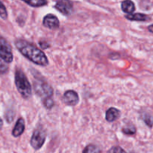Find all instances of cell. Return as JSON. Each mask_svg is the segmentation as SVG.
I'll use <instances>...</instances> for the list:
<instances>
[{"label":"cell","mask_w":153,"mask_h":153,"mask_svg":"<svg viewBox=\"0 0 153 153\" xmlns=\"http://www.w3.org/2000/svg\"><path fill=\"white\" fill-rule=\"evenodd\" d=\"M15 46L23 56L34 64L41 66H46L49 64L46 54L32 44L25 40L18 39L15 41Z\"/></svg>","instance_id":"cell-1"},{"label":"cell","mask_w":153,"mask_h":153,"mask_svg":"<svg viewBox=\"0 0 153 153\" xmlns=\"http://www.w3.org/2000/svg\"><path fill=\"white\" fill-rule=\"evenodd\" d=\"M15 84L18 92L23 98L28 99L31 97V84L25 74L20 69H16L15 72Z\"/></svg>","instance_id":"cell-2"},{"label":"cell","mask_w":153,"mask_h":153,"mask_svg":"<svg viewBox=\"0 0 153 153\" xmlns=\"http://www.w3.org/2000/svg\"><path fill=\"white\" fill-rule=\"evenodd\" d=\"M34 90L36 94L42 98L46 99L48 98H52L53 95L52 87L42 79H38L34 81Z\"/></svg>","instance_id":"cell-3"},{"label":"cell","mask_w":153,"mask_h":153,"mask_svg":"<svg viewBox=\"0 0 153 153\" xmlns=\"http://www.w3.org/2000/svg\"><path fill=\"white\" fill-rule=\"evenodd\" d=\"M46 131L42 128V127H38L34 130L31 136L30 143L31 146L36 150H38L43 146L46 140Z\"/></svg>","instance_id":"cell-4"},{"label":"cell","mask_w":153,"mask_h":153,"mask_svg":"<svg viewBox=\"0 0 153 153\" xmlns=\"http://www.w3.org/2000/svg\"><path fill=\"white\" fill-rule=\"evenodd\" d=\"M0 58H2L7 63L12 62L13 58L10 45L1 35H0Z\"/></svg>","instance_id":"cell-5"},{"label":"cell","mask_w":153,"mask_h":153,"mask_svg":"<svg viewBox=\"0 0 153 153\" xmlns=\"http://www.w3.org/2000/svg\"><path fill=\"white\" fill-rule=\"evenodd\" d=\"M55 8L64 15H70L73 13V4L70 0H58Z\"/></svg>","instance_id":"cell-6"},{"label":"cell","mask_w":153,"mask_h":153,"mask_svg":"<svg viewBox=\"0 0 153 153\" xmlns=\"http://www.w3.org/2000/svg\"><path fill=\"white\" fill-rule=\"evenodd\" d=\"M63 100L64 103L70 106H75L79 100V94L73 90H67L64 92L63 96Z\"/></svg>","instance_id":"cell-7"},{"label":"cell","mask_w":153,"mask_h":153,"mask_svg":"<svg viewBox=\"0 0 153 153\" xmlns=\"http://www.w3.org/2000/svg\"><path fill=\"white\" fill-rule=\"evenodd\" d=\"M43 24L46 28H50V29H56L59 27L60 22L56 16L52 14H49L44 16Z\"/></svg>","instance_id":"cell-8"},{"label":"cell","mask_w":153,"mask_h":153,"mask_svg":"<svg viewBox=\"0 0 153 153\" xmlns=\"http://www.w3.org/2000/svg\"><path fill=\"white\" fill-rule=\"evenodd\" d=\"M24 130H25V121L22 118H18L16 124H15L13 130H12V135L14 137H17L23 133Z\"/></svg>","instance_id":"cell-9"},{"label":"cell","mask_w":153,"mask_h":153,"mask_svg":"<svg viewBox=\"0 0 153 153\" xmlns=\"http://www.w3.org/2000/svg\"><path fill=\"white\" fill-rule=\"evenodd\" d=\"M120 116V112L119 110L115 107H111L106 111L105 119L109 122H112L117 119Z\"/></svg>","instance_id":"cell-10"},{"label":"cell","mask_w":153,"mask_h":153,"mask_svg":"<svg viewBox=\"0 0 153 153\" xmlns=\"http://www.w3.org/2000/svg\"><path fill=\"white\" fill-rule=\"evenodd\" d=\"M125 17L128 20H132V21H146L149 20V17L147 15L144 14H129L126 15Z\"/></svg>","instance_id":"cell-11"},{"label":"cell","mask_w":153,"mask_h":153,"mask_svg":"<svg viewBox=\"0 0 153 153\" xmlns=\"http://www.w3.org/2000/svg\"><path fill=\"white\" fill-rule=\"evenodd\" d=\"M121 8H122L123 11L126 14H131L135 10V5L134 2L131 0H125L121 4Z\"/></svg>","instance_id":"cell-12"},{"label":"cell","mask_w":153,"mask_h":153,"mask_svg":"<svg viewBox=\"0 0 153 153\" xmlns=\"http://www.w3.org/2000/svg\"><path fill=\"white\" fill-rule=\"evenodd\" d=\"M22 1L32 7H42L47 4L48 3L46 0H22Z\"/></svg>","instance_id":"cell-13"},{"label":"cell","mask_w":153,"mask_h":153,"mask_svg":"<svg viewBox=\"0 0 153 153\" xmlns=\"http://www.w3.org/2000/svg\"><path fill=\"white\" fill-rule=\"evenodd\" d=\"M101 149L100 147L94 145V144H89L83 150L82 153H101Z\"/></svg>","instance_id":"cell-14"},{"label":"cell","mask_w":153,"mask_h":153,"mask_svg":"<svg viewBox=\"0 0 153 153\" xmlns=\"http://www.w3.org/2000/svg\"><path fill=\"white\" fill-rule=\"evenodd\" d=\"M142 118L146 125L149 128H152L153 126V116L150 112H143L142 114Z\"/></svg>","instance_id":"cell-15"},{"label":"cell","mask_w":153,"mask_h":153,"mask_svg":"<svg viewBox=\"0 0 153 153\" xmlns=\"http://www.w3.org/2000/svg\"><path fill=\"white\" fill-rule=\"evenodd\" d=\"M123 133L126 135H133L136 133V128L132 124H128L123 128Z\"/></svg>","instance_id":"cell-16"},{"label":"cell","mask_w":153,"mask_h":153,"mask_svg":"<svg viewBox=\"0 0 153 153\" xmlns=\"http://www.w3.org/2000/svg\"><path fill=\"white\" fill-rule=\"evenodd\" d=\"M0 17L3 20H7V12L6 8L1 1H0Z\"/></svg>","instance_id":"cell-17"},{"label":"cell","mask_w":153,"mask_h":153,"mask_svg":"<svg viewBox=\"0 0 153 153\" xmlns=\"http://www.w3.org/2000/svg\"><path fill=\"white\" fill-rule=\"evenodd\" d=\"M6 63L7 62H5L2 58H0V74H4L8 70V66Z\"/></svg>","instance_id":"cell-18"},{"label":"cell","mask_w":153,"mask_h":153,"mask_svg":"<svg viewBox=\"0 0 153 153\" xmlns=\"http://www.w3.org/2000/svg\"><path fill=\"white\" fill-rule=\"evenodd\" d=\"M15 112L13 110H7V112H5V118L7 122H11L13 120Z\"/></svg>","instance_id":"cell-19"},{"label":"cell","mask_w":153,"mask_h":153,"mask_svg":"<svg viewBox=\"0 0 153 153\" xmlns=\"http://www.w3.org/2000/svg\"><path fill=\"white\" fill-rule=\"evenodd\" d=\"M107 153H126V152L120 146H113L108 151Z\"/></svg>","instance_id":"cell-20"},{"label":"cell","mask_w":153,"mask_h":153,"mask_svg":"<svg viewBox=\"0 0 153 153\" xmlns=\"http://www.w3.org/2000/svg\"><path fill=\"white\" fill-rule=\"evenodd\" d=\"M43 104L46 106V108H47V109H51V108L54 106V104H55V102L52 100V98H48L44 99Z\"/></svg>","instance_id":"cell-21"},{"label":"cell","mask_w":153,"mask_h":153,"mask_svg":"<svg viewBox=\"0 0 153 153\" xmlns=\"http://www.w3.org/2000/svg\"><path fill=\"white\" fill-rule=\"evenodd\" d=\"M39 44L43 49H46V48L49 47V46H50L49 44L47 43V41H44V40H41V41L39 42Z\"/></svg>","instance_id":"cell-22"},{"label":"cell","mask_w":153,"mask_h":153,"mask_svg":"<svg viewBox=\"0 0 153 153\" xmlns=\"http://www.w3.org/2000/svg\"><path fill=\"white\" fill-rule=\"evenodd\" d=\"M148 30H149L150 32L153 33V24H152V25H150L149 27H148Z\"/></svg>","instance_id":"cell-23"},{"label":"cell","mask_w":153,"mask_h":153,"mask_svg":"<svg viewBox=\"0 0 153 153\" xmlns=\"http://www.w3.org/2000/svg\"><path fill=\"white\" fill-rule=\"evenodd\" d=\"M3 125V121H2V118L0 117V128H1V127H2Z\"/></svg>","instance_id":"cell-24"}]
</instances>
